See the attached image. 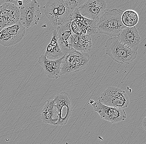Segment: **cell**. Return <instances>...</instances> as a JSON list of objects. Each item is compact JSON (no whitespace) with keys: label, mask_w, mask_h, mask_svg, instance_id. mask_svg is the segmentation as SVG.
<instances>
[{"label":"cell","mask_w":146,"mask_h":144,"mask_svg":"<svg viewBox=\"0 0 146 144\" xmlns=\"http://www.w3.org/2000/svg\"><path fill=\"white\" fill-rule=\"evenodd\" d=\"M40 5L35 0H32L20 9L19 22L25 28L36 25L40 20Z\"/></svg>","instance_id":"6"},{"label":"cell","mask_w":146,"mask_h":144,"mask_svg":"<svg viewBox=\"0 0 146 144\" xmlns=\"http://www.w3.org/2000/svg\"><path fill=\"white\" fill-rule=\"evenodd\" d=\"M119 41L125 46L137 51L141 38L135 27L123 29L118 37Z\"/></svg>","instance_id":"13"},{"label":"cell","mask_w":146,"mask_h":144,"mask_svg":"<svg viewBox=\"0 0 146 144\" xmlns=\"http://www.w3.org/2000/svg\"><path fill=\"white\" fill-rule=\"evenodd\" d=\"M142 125L144 130L146 131V117L143 119L142 122Z\"/></svg>","instance_id":"21"},{"label":"cell","mask_w":146,"mask_h":144,"mask_svg":"<svg viewBox=\"0 0 146 144\" xmlns=\"http://www.w3.org/2000/svg\"><path fill=\"white\" fill-rule=\"evenodd\" d=\"M137 13L133 10H127L123 12L121 18L124 26L128 28L135 27L139 21Z\"/></svg>","instance_id":"19"},{"label":"cell","mask_w":146,"mask_h":144,"mask_svg":"<svg viewBox=\"0 0 146 144\" xmlns=\"http://www.w3.org/2000/svg\"><path fill=\"white\" fill-rule=\"evenodd\" d=\"M72 45L75 50L88 53L92 48L91 37L88 35L73 33Z\"/></svg>","instance_id":"16"},{"label":"cell","mask_w":146,"mask_h":144,"mask_svg":"<svg viewBox=\"0 0 146 144\" xmlns=\"http://www.w3.org/2000/svg\"><path fill=\"white\" fill-rule=\"evenodd\" d=\"M98 101L106 106L125 109L129 104V98L124 90L115 87H109L106 89Z\"/></svg>","instance_id":"5"},{"label":"cell","mask_w":146,"mask_h":144,"mask_svg":"<svg viewBox=\"0 0 146 144\" xmlns=\"http://www.w3.org/2000/svg\"><path fill=\"white\" fill-rule=\"evenodd\" d=\"M78 5L76 0H50L43 9L50 22L58 27L72 21L73 13Z\"/></svg>","instance_id":"1"},{"label":"cell","mask_w":146,"mask_h":144,"mask_svg":"<svg viewBox=\"0 0 146 144\" xmlns=\"http://www.w3.org/2000/svg\"><path fill=\"white\" fill-rule=\"evenodd\" d=\"M31 1L28 0H19V1H14V0H5V3H12L13 5L18 7L19 9H22L24 6H25L28 3L30 2Z\"/></svg>","instance_id":"20"},{"label":"cell","mask_w":146,"mask_h":144,"mask_svg":"<svg viewBox=\"0 0 146 144\" xmlns=\"http://www.w3.org/2000/svg\"><path fill=\"white\" fill-rule=\"evenodd\" d=\"M71 22L57 27L56 29L59 45L64 55L75 50L72 45L73 33Z\"/></svg>","instance_id":"11"},{"label":"cell","mask_w":146,"mask_h":144,"mask_svg":"<svg viewBox=\"0 0 146 144\" xmlns=\"http://www.w3.org/2000/svg\"><path fill=\"white\" fill-rule=\"evenodd\" d=\"M26 28L20 22L3 29L0 31V44L4 46H13L22 40Z\"/></svg>","instance_id":"7"},{"label":"cell","mask_w":146,"mask_h":144,"mask_svg":"<svg viewBox=\"0 0 146 144\" xmlns=\"http://www.w3.org/2000/svg\"><path fill=\"white\" fill-rule=\"evenodd\" d=\"M64 57L58 60H51L43 54L39 57L38 63L43 68L48 78L58 79L61 76V68Z\"/></svg>","instance_id":"12"},{"label":"cell","mask_w":146,"mask_h":144,"mask_svg":"<svg viewBox=\"0 0 146 144\" xmlns=\"http://www.w3.org/2000/svg\"><path fill=\"white\" fill-rule=\"evenodd\" d=\"M78 9L83 17L97 23L107 9L106 2L104 0H88Z\"/></svg>","instance_id":"8"},{"label":"cell","mask_w":146,"mask_h":144,"mask_svg":"<svg viewBox=\"0 0 146 144\" xmlns=\"http://www.w3.org/2000/svg\"><path fill=\"white\" fill-rule=\"evenodd\" d=\"M44 55L51 60H58L65 56L59 45L56 30L53 31L51 41L46 47Z\"/></svg>","instance_id":"17"},{"label":"cell","mask_w":146,"mask_h":144,"mask_svg":"<svg viewBox=\"0 0 146 144\" xmlns=\"http://www.w3.org/2000/svg\"><path fill=\"white\" fill-rule=\"evenodd\" d=\"M53 99L59 113L58 125H66L72 113L71 97L68 93L62 92L55 96Z\"/></svg>","instance_id":"10"},{"label":"cell","mask_w":146,"mask_h":144,"mask_svg":"<svg viewBox=\"0 0 146 144\" xmlns=\"http://www.w3.org/2000/svg\"><path fill=\"white\" fill-rule=\"evenodd\" d=\"M91 105L94 111L98 113L102 119L112 123H119L126 118V114L124 109L106 106L99 101L94 102Z\"/></svg>","instance_id":"9"},{"label":"cell","mask_w":146,"mask_h":144,"mask_svg":"<svg viewBox=\"0 0 146 144\" xmlns=\"http://www.w3.org/2000/svg\"><path fill=\"white\" fill-rule=\"evenodd\" d=\"M72 21L77 25L81 30L82 34L91 35L97 33V22L83 17L79 13L78 8L73 13Z\"/></svg>","instance_id":"14"},{"label":"cell","mask_w":146,"mask_h":144,"mask_svg":"<svg viewBox=\"0 0 146 144\" xmlns=\"http://www.w3.org/2000/svg\"><path fill=\"white\" fill-rule=\"evenodd\" d=\"M106 53L118 63L129 64L136 58L137 52L125 46L119 41L118 37H109L106 44Z\"/></svg>","instance_id":"3"},{"label":"cell","mask_w":146,"mask_h":144,"mask_svg":"<svg viewBox=\"0 0 146 144\" xmlns=\"http://www.w3.org/2000/svg\"><path fill=\"white\" fill-rule=\"evenodd\" d=\"M88 53L76 50L64 56L61 70V76L66 75L85 69L88 64Z\"/></svg>","instance_id":"4"},{"label":"cell","mask_w":146,"mask_h":144,"mask_svg":"<svg viewBox=\"0 0 146 144\" xmlns=\"http://www.w3.org/2000/svg\"><path fill=\"white\" fill-rule=\"evenodd\" d=\"M123 12L119 9H107L97 23L98 32L110 37H118L122 30L126 28L121 20Z\"/></svg>","instance_id":"2"},{"label":"cell","mask_w":146,"mask_h":144,"mask_svg":"<svg viewBox=\"0 0 146 144\" xmlns=\"http://www.w3.org/2000/svg\"><path fill=\"white\" fill-rule=\"evenodd\" d=\"M0 14L9 20L13 25L19 22L20 10L12 3H5L1 5Z\"/></svg>","instance_id":"18"},{"label":"cell","mask_w":146,"mask_h":144,"mask_svg":"<svg viewBox=\"0 0 146 144\" xmlns=\"http://www.w3.org/2000/svg\"><path fill=\"white\" fill-rule=\"evenodd\" d=\"M41 119L44 123L58 125L59 113L54 99L46 101L41 112Z\"/></svg>","instance_id":"15"}]
</instances>
